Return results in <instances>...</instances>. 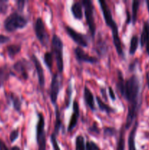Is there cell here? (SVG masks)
Returning <instances> with one entry per match:
<instances>
[{"mask_svg": "<svg viewBox=\"0 0 149 150\" xmlns=\"http://www.w3.org/2000/svg\"><path fill=\"white\" fill-rule=\"evenodd\" d=\"M117 76H118V81H117L116 83L117 89H118L121 95L123 96L124 92V83H125V81H124V77H123V73L121 70H118V71H117Z\"/></svg>", "mask_w": 149, "mask_h": 150, "instance_id": "cell-22", "label": "cell"}, {"mask_svg": "<svg viewBox=\"0 0 149 150\" xmlns=\"http://www.w3.org/2000/svg\"><path fill=\"white\" fill-rule=\"evenodd\" d=\"M108 92H109L110 98L112 101H115V93H114L113 89H112V88L111 87V86H109V87H108Z\"/></svg>", "mask_w": 149, "mask_h": 150, "instance_id": "cell-39", "label": "cell"}, {"mask_svg": "<svg viewBox=\"0 0 149 150\" xmlns=\"http://www.w3.org/2000/svg\"><path fill=\"white\" fill-rule=\"evenodd\" d=\"M56 135L54 134V133H52L51 136V144H52L53 148V150H61L59 147V145H58V142H57V138Z\"/></svg>", "mask_w": 149, "mask_h": 150, "instance_id": "cell-31", "label": "cell"}, {"mask_svg": "<svg viewBox=\"0 0 149 150\" xmlns=\"http://www.w3.org/2000/svg\"><path fill=\"white\" fill-rule=\"evenodd\" d=\"M79 116H80V108H79L78 103L77 101H74V103H73V112L71 116V118H70L68 127H67L68 132L72 131L73 129L76 127Z\"/></svg>", "mask_w": 149, "mask_h": 150, "instance_id": "cell-14", "label": "cell"}, {"mask_svg": "<svg viewBox=\"0 0 149 150\" xmlns=\"http://www.w3.org/2000/svg\"><path fill=\"white\" fill-rule=\"evenodd\" d=\"M99 4L100 5L101 10H102V15H103L104 19L106 23L107 26L111 28L112 35V40H113L114 46H115V50L117 53L121 57H124V53L123 51L122 44H121V39H120L119 34H118V26L116 24V22L114 21L112 18V13L110 9L109 6L108 5L107 2L105 1L102 0H99Z\"/></svg>", "mask_w": 149, "mask_h": 150, "instance_id": "cell-2", "label": "cell"}, {"mask_svg": "<svg viewBox=\"0 0 149 150\" xmlns=\"http://www.w3.org/2000/svg\"><path fill=\"white\" fill-rule=\"evenodd\" d=\"M18 136H19L18 130V129L13 130L10 134V142H11V143H13V142H14L18 138Z\"/></svg>", "mask_w": 149, "mask_h": 150, "instance_id": "cell-33", "label": "cell"}, {"mask_svg": "<svg viewBox=\"0 0 149 150\" xmlns=\"http://www.w3.org/2000/svg\"><path fill=\"white\" fill-rule=\"evenodd\" d=\"M60 90V83L58 80V76L57 73L53 75L52 79H51V86H50L49 95L51 101L54 105H56L57 98H58V93Z\"/></svg>", "mask_w": 149, "mask_h": 150, "instance_id": "cell-9", "label": "cell"}, {"mask_svg": "<svg viewBox=\"0 0 149 150\" xmlns=\"http://www.w3.org/2000/svg\"><path fill=\"white\" fill-rule=\"evenodd\" d=\"M67 98H66V107H68L70 105V100H71V96H72V87L71 85L70 84V86H68V89H67Z\"/></svg>", "mask_w": 149, "mask_h": 150, "instance_id": "cell-35", "label": "cell"}, {"mask_svg": "<svg viewBox=\"0 0 149 150\" xmlns=\"http://www.w3.org/2000/svg\"><path fill=\"white\" fill-rule=\"evenodd\" d=\"M32 59V61L33 62L34 65L35 69H36L37 74V78H38V81H39V86L42 88L44 87L45 86V75H44V70L42 68V66L40 62L39 61V59H37V57L33 54L31 57Z\"/></svg>", "mask_w": 149, "mask_h": 150, "instance_id": "cell-12", "label": "cell"}, {"mask_svg": "<svg viewBox=\"0 0 149 150\" xmlns=\"http://www.w3.org/2000/svg\"><path fill=\"white\" fill-rule=\"evenodd\" d=\"M20 50H21V46H20V45H18V44H12V45H8L7 47V54L11 58L14 57L16 54H18Z\"/></svg>", "mask_w": 149, "mask_h": 150, "instance_id": "cell-23", "label": "cell"}, {"mask_svg": "<svg viewBox=\"0 0 149 150\" xmlns=\"http://www.w3.org/2000/svg\"><path fill=\"white\" fill-rule=\"evenodd\" d=\"M140 1L134 0L132 2V13H131V21L133 22V24L136 23L137 19V13H138V9L140 7Z\"/></svg>", "mask_w": 149, "mask_h": 150, "instance_id": "cell-25", "label": "cell"}, {"mask_svg": "<svg viewBox=\"0 0 149 150\" xmlns=\"http://www.w3.org/2000/svg\"><path fill=\"white\" fill-rule=\"evenodd\" d=\"M127 23L129 24L130 23V21H131V16H130L129 12L128 10H127Z\"/></svg>", "mask_w": 149, "mask_h": 150, "instance_id": "cell-41", "label": "cell"}, {"mask_svg": "<svg viewBox=\"0 0 149 150\" xmlns=\"http://www.w3.org/2000/svg\"><path fill=\"white\" fill-rule=\"evenodd\" d=\"M146 4H147L148 10V12H149V0H147V1H146Z\"/></svg>", "mask_w": 149, "mask_h": 150, "instance_id": "cell-45", "label": "cell"}, {"mask_svg": "<svg viewBox=\"0 0 149 150\" xmlns=\"http://www.w3.org/2000/svg\"><path fill=\"white\" fill-rule=\"evenodd\" d=\"M101 92H102V96H103L104 98H105V100H108V98H107L106 92H105V89H101Z\"/></svg>", "mask_w": 149, "mask_h": 150, "instance_id": "cell-42", "label": "cell"}, {"mask_svg": "<svg viewBox=\"0 0 149 150\" xmlns=\"http://www.w3.org/2000/svg\"><path fill=\"white\" fill-rule=\"evenodd\" d=\"M139 44V38L137 35H134L131 37V41H130V47H129V54L131 55H134L135 54L136 51L137 49Z\"/></svg>", "mask_w": 149, "mask_h": 150, "instance_id": "cell-26", "label": "cell"}, {"mask_svg": "<svg viewBox=\"0 0 149 150\" xmlns=\"http://www.w3.org/2000/svg\"><path fill=\"white\" fill-rule=\"evenodd\" d=\"M75 150H86L84 137L79 135L75 139Z\"/></svg>", "mask_w": 149, "mask_h": 150, "instance_id": "cell-28", "label": "cell"}, {"mask_svg": "<svg viewBox=\"0 0 149 150\" xmlns=\"http://www.w3.org/2000/svg\"><path fill=\"white\" fill-rule=\"evenodd\" d=\"M51 45H52V53L56 62L57 68L59 73H62L64 70V60H63L64 44L58 35H53L51 40Z\"/></svg>", "mask_w": 149, "mask_h": 150, "instance_id": "cell-4", "label": "cell"}, {"mask_svg": "<svg viewBox=\"0 0 149 150\" xmlns=\"http://www.w3.org/2000/svg\"><path fill=\"white\" fill-rule=\"evenodd\" d=\"M74 54L79 62H87L90 63V64H96V63L99 62V59L96 57L89 55L83 51V48L79 46L74 48Z\"/></svg>", "mask_w": 149, "mask_h": 150, "instance_id": "cell-10", "label": "cell"}, {"mask_svg": "<svg viewBox=\"0 0 149 150\" xmlns=\"http://www.w3.org/2000/svg\"><path fill=\"white\" fill-rule=\"evenodd\" d=\"M44 62L46 64L47 67L50 71H52V67H53V54L52 52H46L45 53L43 57Z\"/></svg>", "mask_w": 149, "mask_h": 150, "instance_id": "cell-24", "label": "cell"}, {"mask_svg": "<svg viewBox=\"0 0 149 150\" xmlns=\"http://www.w3.org/2000/svg\"><path fill=\"white\" fill-rule=\"evenodd\" d=\"M7 9H8V5H7V1H0V13H6Z\"/></svg>", "mask_w": 149, "mask_h": 150, "instance_id": "cell-34", "label": "cell"}, {"mask_svg": "<svg viewBox=\"0 0 149 150\" xmlns=\"http://www.w3.org/2000/svg\"><path fill=\"white\" fill-rule=\"evenodd\" d=\"M10 38L4 35H0V44H4L10 41Z\"/></svg>", "mask_w": 149, "mask_h": 150, "instance_id": "cell-38", "label": "cell"}, {"mask_svg": "<svg viewBox=\"0 0 149 150\" xmlns=\"http://www.w3.org/2000/svg\"><path fill=\"white\" fill-rule=\"evenodd\" d=\"M89 131L91 133H95V134H99V128L97 125H96V122L93 123V125L89 128Z\"/></svg>", "mask_w": 149, "mask_h": 150, "instance_id": "cell-36", "label": "cell"}, {"mask_svg": "<svg viewBox=\"0 0 149 150\" xmlns=\"http://www.w3.org/2000/svg\"><path fill=\"white\" fill-rule=\"evenodd\" d=\"M137 127H138V122L136 121L130 132L129 135L128 137V146L129 150H136V145H135V137L136 133H137Z\"/></svg>", "mask_w": 149, "mask_h": 150, "instance_id": "cell-16", "label": "cell"}, {"mask_svg": "<svg viewBox=\"0 0 149 150\" xmlns=\"http://www.w3.org/2000/svg\"><path fill=\"white\" fill-rule=\"evenodd\" d=\"M96 102H97L98 107H99V109L102 111H105L107 114H111V113H115V109H113L112 108L110 107L109 105H107L105 102L101 100V98L99 97H96Z\"/></svg>", "mask_w": 149, "mask_h": 150, "instance_id": "cell-21", "label": "cell"}, {"mask_svg": "<svg viewBox=\"0 0 149 150\" xmlns=\"http://www.w3.org/2000/svg\"><path fill=\"white\" fill-rule=\"evenodd\" d=\"M146 79H147L148 86V88H149V71H148L147 73H146Z\"/></svg>", "mask_w": 149, "mask_h": 150, "instance_id": "cell-43", "label": "cell"}, {"mask_svg": "<svg viewBox=\"0 0 149 150\" xmlns=\"http://www.w3.org/2000/svg\"><path fill=\"white\" fill-rule=\"evenodd\" d=\"M140 45L142 48L145 47L146 52L149 55V23L145 21L143 26V31L140 37Z\"/></svg>", "mask_w": 149, "mask_h": 150, "instance_id": "cell-13", "label": "cell"}, {"mask_svg": "<svg viewBox=\"0 0 149 150\" xmlns=\"http://www.w3.org/2000/svg\"><path fill=\"white\" fill-rule=\"evenodd\" d=\"M25 4H26V1L23 0H18L16 1V4H17V7L20 12H23V9H24Z\"/></svg>", "mask_w": 149, "mask_h": 150, "instance_id": "cell-37", "label": "cell"}, {"mask_svg": "<svg viewBox=\"0 0 149 150\" xmlns=\"http://www.w3.org/2000/svg\"><path fill=\"white\" fill-rule=\"evenodd\" d=\"M83 97H84V100L86 103L87 104L88 106L89 107L91 111H94L96 110V107H95V103H94V98L91 92L90 89L87 87L85 86L84 87V92H83Z\"/></svg>", "mask_w": 149, "mask_h": 150, "instance_id": "cell-15", "label": "cell"}, {"mask_svg": "<svg viewBox=\"0 0 149 150\" xmlns=\"http://www.w3.org/2000/svg\"><path fill=\"white\" fill-rule=\"evenodd\" d=\"M10 150H21L20 147H18V146H13V147H11Z\"/></svg>", "mask_w": 149, "mask_h": 150, "instance_id": "cell-44", "label": "cell"}, {"mask_svg": "<svg viewBox=\"0 0 149 150\" xmlns=\"http://www.w3.org/2000/svg\"><path fill=\"white\" fill-rule=\"evenodd\" d=\"M11 72L7 65L0 67V88L4 85L6 81L8 80Z\"/></svg>", "mask_w": 149, "mask_h": 150, "instance_id": "cell-18", "label": "cell"}, {"mask_svg": "<svg viewBox=\"0 0 149 150\" xmlns=\"http://www.w3.org/2000/svg\"><path fill=\"white\" fill-rule=\"evenodd\" d=\"M117 133V130L114 127H105L104 129V134L107 136H115Z\"/></svg>", "mask_w": 149, "mask_h": 150, "instance_id": "cell-30", "label": "cell"}, {"mask_svg": "<svg viewBox=\"0 0 149 150\" xmlns=\"http://www.w3.org/2000/svg\"><path fill=\"white\" fill-rule=\"evenodd\" d=\"M28 20L18 12H13L9 15L4 21V27L6 31L13 32L18 29H23L27 25Z\"/></svg>", "mask_w": 149, "mask_h": 150, "instance_id": "cell-3", "label": "cell"}, {"mask_svg": "<svg viewBox=\"0 0 149 150\" xmlns=\"http://www.w3.org/2000/svg\"><path fill=\"white\" fill-rule=\"evenodd\" d=\"M34 32L37 38L39 41L41 45L43 46H47L49 42V35L42 18L39 17L37 18L34 23Z\"/></svg>", "mask_w": 149, "mask_h": 150, "instance_id": "cell-7", "label": "cell"}, {"mask_svg": "<svg viewBox=\"0 0 149 150\" xmlns=\"http://www.w3.org/2000/svg\"><path fill=\"white\" fill-rule=\"evenodd\" d=\"M0 150H9L5 143L1 139H0Z\"/></svg>", "mask_w": 149, "mask_h": 150, "instance_id": "cell-40", "label": "cell"}, {"mask_svg": "<svg viewBox=\"0 0 149 150\" xmlns=\"http://www.w3.org/2000/svg\"><path fill=\"white\" fill-rule=\"evenodd\" d=\"M38 121L36 127L37 143L38 150H46V133L45 130V119L42 113H37Z\"/></svg>", "mask_w": 149, "mask_h": 150, "instance_id": "cell-6", "label": "cell"}, {"mask_svg": "<svg viewBox=\"0 0 149 150\" xmlns=\"http://www.w3.org/2000/svg\"><path fill=\"white\" fill-rule=\"evenodd\" d=\"M86 150H100L99 146L93 142H88L86 145Z\"/></svg>", "mask_w": 149, "mask_h": 150, "instance_id": "cell-32", "label": "cell"}, {"mask_svg": "<svg viewBox=\"0 0 149 150\" xmlns=\"http://www.w3.org/2000/svg\"><path fill=\"white\" fill-rule=\"evenodd\" d=\"M82 5L84 7L85 16L86 20L90 30L91 35L92 38H94L96 33V24L94 19V6L90 0H83L82 1Z\"/></svg>", "mask_w": 149, "mask_h": 150, "instance_id": "cell-5", "label": "cell"}, {"mask_svg": "<svg viewBox=\"0 0 149 150\" xmlns=\"http://www.w3.org/2000/svg\"><path fill=\"white\" fill-rule=\"evenodd\" d=\"M65 30L68 36L74 41L75 43L79 45V47H87L88 40L87 38L84 35L76 32L74 29L70 26H67L65 27Z\"/></svg>", "mask_w": 149, "mask_h": 150, "instance_id": "cell-8", "label": "cell"}, {"mask_svg": "<svg viewBox=\"0 0 149 150\" xmlns=\"http://www.w3.org/2000/svg\"><path fill=\"white\" fill-rule=\"evenodd\" d=\"M29 67V62L24 59L18 60L13 65V69L20 75L23 80H27L28 79V67Z\"/></svg>", "mask_w": 149, "mask_h": 150, "instance_id": "cell-11", "label": "cell"}, {"mask_svg": "<svg viewBox=\"0 0 149 150\" xmlns=\"http://www.w3.org/2000/svg\"><path fill=\"white\" fill-rule=\"evenodd\" d=\"M124 127L121 129L118 138V143H117V150H125V139H124Z\"/></svg>", "mask_w": 149, "mask_h": 150, "instance_id": "cell-27", "label": "cell"}, {"mask_svg": "<svg viewBox=\"0 0 149 150\" xmlns=\"http://www.w3.org/2000/svg\"><path fill=\"white\" fill-rule=\"evenodd\" d=\"M97 54H99V55L102 56V54H105L107 51V46L106 44H105V42L102 41V42H99V43H97Z\"/></svg>", "mask_w": 149, "mask_h": 150, "instance_id": "cell-29", "label": "cell"}, {"mask_svg": "<svg viewBox=\"0 0 149 150\" xmlns=\"http://www.w3.org/2000/svg\"><path fill=\"white\" fill-rule=\"evenodd\" d=\"M140 81L137 76L134 75L129 78L124 83V92L123 96L128 102V113L124 128L129 129L137 117L139 105Z\"/></svg>", "mask_w": 149, "mask_h": 150, "instance_id": "cell-1", "label": "cell"}, {"mask_svg": "<svg viewBox=\"0 0 149 150\" xmlns=\"http://www.w3.org/2000/svg\"><path fill=\"white\" fill-rule=\"evenodd\" d=\"M7 98H8L9 100L12 102L14 109L17 111L18 112H20V109H21V100H20V98L17 95H15L14 93L9 94L7 95Z\"/></svg>", "mask_w": 149, "mask_h": 150, "instance_id": "cell-19", "label": "cell"}, {"mask_svg": "<svg viewBox=\"0 0 149 150\" xmlns=\"http://www.w3.org/2000/svg\"><path fill=\"white\" fill-rule=\"evenodd\" d=\"M71 12L73 17L77 20H81L83 18V5L80 1H75L72 4Z\"/></svg>", "mask_w": 149, "mask_h": 150, "instance_id": "cell-17", "label": "cell"}, {"mask_svg": "<svg viewBox=\"0 0 149 150\" xmlns=\"http://www.w3.org/2000/svg\"><path fill=\"white\" fill-rule=\"evenodd\" d=\"M55 113H56V122L54 125V130L53 133L57 136L59 132L60 129L61 127V114L60 111L58 110V107L57 105H55Z\"/></svg>", "mask_w": 149, "mask_h": 150, "instance_id": "cell-20", "label": "cell"}]
</instances>
